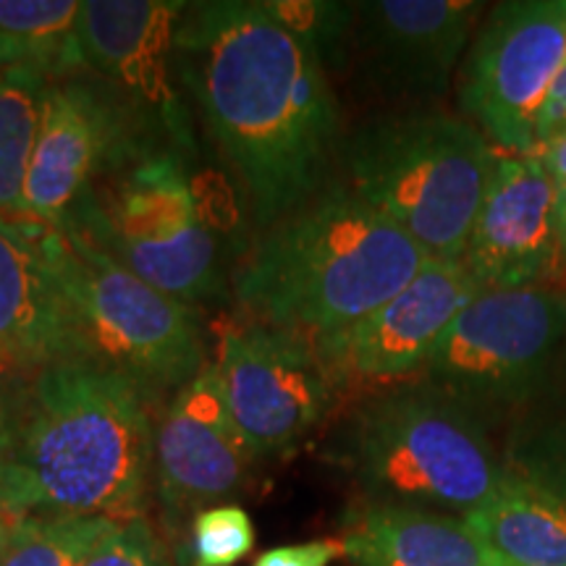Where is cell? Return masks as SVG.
Instances as JSON below:
<instances>
[{"mask_svg":"<svg viewBox=\"0 0 566 566\" xmlns=\"http://www.w3.org/2000/svg\"><path fill=\"white\" fill-rule=\"evenodd\" d=\"M184 11L187 3L179 0H84L76 40L84 69L101 80L139 132L192 153V126L174 76Z\"/></svg>","mask_w":566,"mask_h":566,"instance_id":"30bf717a","label":"cell"},{"mask_svg":"<svg viewBox=\"0 0 566 566\" xmlns=\"http://www.w3.org/2000/svg\"><path fill=\"white\" fill-rule=\"evenodd\" d=\"M533 158L541 160V166L546 168V174L556 184V189L566 187V129L548 137L546 142H541Z\"/></svg>","mask_w":566,"mask_h":566,"instance_id":"4dcf8cb0","label":"cell"},{"mask_svg":"<svg viewBox=\"0 0 566 566\" xmlns=\"http://www.w3.org/2000/svg\"><path fill=\"white\" fill-rule=\"evenodd\" d=\"M430 254L349 187H331L268 226L233 275L250 321L323 336L407 289Z\"/></svg>","mask_w":566,"mask_h":566,"instance_id":"7a4b0ae2","label":"cell"},{"mask_svg":"<svg viewBox=\"0 0 566 566\" xmlns=\"http://www.w3.org/2000/svg\"><path fill=\"white\" fill-rule=\"evenodd\" d=\"M338 541L357 566H509L462 516L407 504L352 509Z\"/></svg>","mask_w":566,"mask_h":566,"instance_id":"ac0fdd59","label":"cell"},{"mask_svg":"<svg viewBox=\"0 0 566 566\" xmlns=\"http://www.w3.org/2000/svg\"><path fill=\"white\" fill-rule=\"evenodd\" d=\"M564 129H566V66L556 74L546 101L541 105V113H537V122H535L537 145Z\"/></svg>","mask_w":566,"mask_h":566,"instance_id":"f546056e","label":"cell"},{"mask_svg":"<svg viewBox=\"0 0 566 566\" xmlns=\"http://www.w3.org/2000/svg\"><path fill=\"white\" fill-rule=\"evenodd\" d=\"M566 338V294L554 286L483 289L454 317L422 370L459 401H520Z\"/></svg>","mask_w":566,"mask_h":566,"instance_id":"ba28073f","label":"cell"},{"mask_svg":"<svg viewBox=\"0 0 566 566\" xmlns=\"http://www.w3.org/2000/svg\"><path fill=\"white\" fill-rule=\"evenodd\" d=\"M516 472L566 501V422L537 430L514 451Z\"/></svg>","mask_w":566,"mask_h":566,"instance_id":"d4e9b609","label":"cell"},{"mask_svg":"<svg viewBox=\"0 0 566 566\" xmlns=\"http://www.w3.org/2000/svg\"><path fill=\"white\" fill-rule=\"evenodd\" d=\"M55 76L38 66L0 69V216L24 218V184L42 103Z\"/></svg>","mask_w":566,"mask_h":566,"instance_id":"44dd1931","label":"cell"},{"mask_svg":"<svg viewBox=\"0 0 566 566\" xmlns=\"http://www.w3.org/2000/svg\"><path fill=\"white\" fill-rule=\"evenodd\" d=\"M24 394L27 386L19 384V375L0 373V454H13L17 449Z\"/></svg>","mask_w":566,"mask_h":566,"instance_id":"f1b7e54d","label":"cell"},{"mask_svg":"<svg viewBox=\"0 0 566 566\" xmlns=\"http://www.w3.org/2000/svg\"><path fill=\"white\" fill-rule=\"evenodd\" d=\"M80 0H0V69L38 66L59 76L82 71Z\"/></svg>","mask_w":566,"mask_h":566,"instance_id":"ffe728a7","label":"cell"},{"mask_svg":"<svg viewBox=\"0 0 566 566\" xmlns=\"http://www.w3.org/2000/svg\"><path fill=\"white\" fill-rule=\"evenodd\" d=\"M0 359L13 375L92 359L48 250V226L30 218L0 216Z\"/></svg>","mask_w":566,"mask_h":566,"instance_id":"2e32d148","label":"cell"},{"mask_svg":"<svg viewBox=\"0 0 566 566\" xmlns=\"http://www.w3.org/2000/svg\"><path fill=\"white\" fill-rule=\"evenodd\" d=\"M63 223L189 307L218 292L216 239L174 153L155 150L132 160L108 200L87 192Z\"/></svg>","mask_w":566,"mask_h":566,"instance_id":"52a82bcc","label":"cell"},{"mask_svg":"<svg viewBox=\"0 0 566 566\" xmlns=\"http://www.w3.org/2000/svg\"><path fill=\"white\" fill-rule=\"evenodd\" d=\"M40 512L38 485L13 454H0V516H32Z\"/></svg>","mask_w":566,"mask_h":566,"instance_id":"4316f807","label":"cell"},{"mask_svg":"<svg viewBox=\"0 0 566 566\" xmlns=\"http://www.w3.org/2000/svg\"><path fill=\"white\" fill-rule=\"evenodd\" d=\"M556 237H558V273L566 271V187L556 192Z\"/></svg>","mask_w":566,"mask_h":566,"instance_id":"1f68e13d","label":"cell"},{"mask_svg":"<svg viewBox=\"0 0 566 566\" xmlns=\"http://www.w3.org/2000/svg\"><path fill=\"white\" fill-rule=\"evenodd\" d=\"M495 155L485 134L462 118H394L354 137L349 189L433 260H462Z\"/></svg>","mask_w":566,"mask_h":566,"instance_id":"5b68a950","label":"cell"},{"mask_svg":"<svg viewBox=\"0 0 566 566\" xmlns=\"http://www.w3.org/2000/svg\"><path fill=\"white\" fill-rule=\"evenodd\" d=\"M13 457L38 485V514L142 520L155 462L145 391L95 359L48 367L27 384Z\"/></svg>","mask_w":566,"mask_h":566,"instance_id":"3957f363","label":"cell"},{"mask_svg":"<svg viewBox=\"0 0 566 566\" xmlns=\"http://www.w3.org/2000/svg\"><path fill=\"white\" fill-rule=\"evenodd\" d=\"M176 61L260 223L273 226L317 195L338 116L310 42L263 3L212 0L187 6Z\"/></svg>","mask_w":566,"mask_h":566,"instance_id":"6da1fadb","label":"cell"},{"mask_svg":"<svg viewBox=\"0 0 566 566\" xmlns=\"http://www.w3.org/2000/svg\"><path fill=\"white\" fill-rule=\"evenodd\" d=\"M464 522L509 566H566V501L516 470Z\"/></svg>","mask_w":566,"mask_h":566,"instance_id":"d6986e66","label":"cell"},{"mask_svg":"<svg viewBox=\"0 0 566 566\" xmlns=\"http://www.w3.org/2000/svg\"><path fill=\"white\" fill-rule=\"evenodd\" d=\"M352 464L373 501L462 520L514 478L464 401L436 386L370 401L354 422Z\"/></svg>","mask_w":566,"mask_h":566,"instance_id":"277c9868","label":"cell"},{"mask_svg":"<svg viewBox=\"0 0 566 566\" xmlns=\"http://www.w3.org/2000/svg\"><path fill=\"white\" fill-rule=\"evenodd\" d=\"M0 373H11V370H9V367H6V363H3V359H0Z\"/></svg>","mask_w":566,"mask_h":566,"instance_id":"836d02e7","label":"cell"},{"mask_svg":"<svg viewBox=\"0 0 566 566\" xmlns=\"http://www.w3.org/2000/svg\"><path fill=\"white\" fill-rule=\"evenodd\" d=\"M24 520H27V516H24ZM24 520H19V516H0V562H3L6 551L11 548L13 535H17V530Z\"/></svg>","mask_w":566,"mask_h":566,"instance_id":"d6a6232c","label":"cell"},{"mask_svg":"<svg viewBox=\"0 0 566 566\" xmlns=\"http://www.w3.org/2000/svg\"><path fill=\"white\" fill-rule=\"evenodd\" d=\"M480 11L472 0H375L354 6V19L375 80L401 95H436L449 84Z\"/></svg>","mask_w":566,"mask_h":566,"instance_id":"e0dca14e","label":"cell"},{"mask_svg":"<svg viewBox=\"0 0 566 566\" xmlns=\"http://www.w3.org/2000/svg\"><path fill=\"white\" fill-rule=\"evenodd\" d=\"M254 525L242 506L221 504L200 512L189 525V564L237 566L252 554Z\"/></svg>","mask_w":566,"mask_h":566,"instance_id":"603a6c76","label":"cell"},{"mask_svg":"<svg viewBox=\"0 0 566 566\" xmlns=\"http://www.w3.org/2000/svg\"><path fill=\"white\" fill-rule=\"evenodd\" d=\"M233 422L254 454L286 451L331 407L328 373L313 338L254 321L226 323L218 363Z\"/></svg>","mask_w":566,"mask_h":566,"instance_id":"8fae6325","label":"cell"},{"mask_svg":"<svg viewBox=\"0 0 566 566\" xmlns=\"http://www.w3.org/2000/svg\"><path fill=\"white\" fill-rule=\"evenodd\" d=\"M118 522L32 514L21 522L0 566H82Z\"/></svg>","mask_w":566,"mask_h":566,"instance_id":"7402d4cb","label":"cell"},{"mask_svg":"<svg viewBox=\"0 0 566 566\" xmlns=\"http://www.w3.org/2000/svg\"><path fill=\"white\" fill-rule=\"evenodd\" d=\"M48 250L95 363L142 391L181 388L202 370L195 307L142 281L71 223L48 226Z\"/></svg>","mask_w":566,"mask_h":566,"instance_id":"8992f818","label":"cell"},{"mask_svg":"<svg viewBox=\"0 0 566 566\" xmlns=\"http://www.w3.org/2000/svg\"><path fill=\"white\" fill-rule=\"evenodd\" d=\"M258 457L233 422L216 365L176 391L155 430V483L160 504L176 522L242 491Z\"/></svg>","mask_w":566,"mask_h":566,"instance_id":"5bb4252c","label":"cell"},{"mask_svg":"<svg viewBox=\"0 0 566 566\" xmlns=\"http://www.w3.org/2000/svg\"><path fill=\"white\" fill-rule=\"evenodd\" d=\"M82 71L59 76L45 92L24 184V218L30 221L61 226L90 192L95 174L155 153L137 142V124L111 92L92 84Z\"/></svg>","mask_w":566,"mask_h":566,"instance_id":"7c38bea8","label":"cell"},{"mask_svg":"<svg viewBox=\"0 0 566 566\" xmlns=\"http://www.w3.org/2000/svg\"><path fill=\"white\" fill-rule=\"evenodd\" d=\"M342 556H344L342 541L328 537V541L296 543V546L271 548L254 558L252 566H331Z\"/></svg>","mask_w":566,"mask_h":566,"instance_id":"83f0119b","label":"cell"},{"mask_svg":"<svg viewBox=\"0 0 566 566\" xmlns=\"http://www.w3.org/2000/svg\"><path fill=\"white\" fill-rule=\"evenodd\" d=\"M556 184L533 155H495L462 254L483 289L543 286L558 273Z\"/></svg>","mask_w":566,"mask_h":566,"instance_id":"9a60e30c","label":"cell"},{"mask_svg":"<svg viewBox=\"0 0 566 566\" xmlns=\"http://www.w3.org/2000/svg\"><path fill=\"white\" fill-rule=\"evenodd\" d=\"M566 66V0L495 6L464 63L462 108L504 153L535 155V122Z\"/></svg>","mask_w":566,"mask_h":566,"instance_id":"9c48e42d","label":"cell"},{"mask_svg":"<svg viewBox=\"0 0 566 566\" xmlns=\"http://www.w3.org/2000/svg\"><path fill=\"white\" fill-rule=\"evenodd\" d=\"M260 3L281 27L310 42L321 59L323 51H331L342 40L354 19V6L346 3H321V0H260Z\"/></svg>","mask_w":566,"mask_h":566,"instance_id":"cb8c5ba5","label":"cell"},{"mask_svg":"<svg viewBox=\"0 0 566 566\" xmlns=\"http://www.w3.org/2000/svg\"><path fill=\"white\" fill-rule=\"evenodd\" d=\"M480 292L462 260H430L384 307L334 334L313 336L331 386L394 384L422 370L446 328Z\"/></svg>","mask_w":566,"mask_h":566,"instance_id":"4fadbf2b","label":"cell"},{"mask_svg":"<svg viewBox=\"0 0 566 566\" xmlns=\"http://www.w3.org/2000/svg\"><path fill=\"white\" fill-rule=\"evenodd\" d=\"M82 566H166L160 541L145 516L118 522Z\"/></svg>","mask_w":566,"mask_h":566,"instance_id":"484cf974","label":"cell"}]
</instances>
